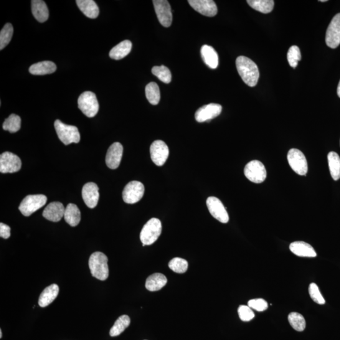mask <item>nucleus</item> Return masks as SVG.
I'll return each instance as SVG.
<instances>
[{"instance_id": "f257e3e1", "label": "nucleus", "mask_w": 340, "mask_h": 340, "mask_svg": "<svg viewBox=\"0 0 340 340\" xmlns=\"http://www.w3.org/2000/svg\"><path fill=\"white\" fill-rule=\"evenodd\" d=\"M238 73L246 84L253 87L257 85L260 73L256 63L250 58L239 56L236 61Z\"/></svg>"}, {"instance_id": "f03ea898", "label": "nucleus", "mask_w": 340, "mask_h": 340, "mask_svg": "<svg viewBox=\"0 0 340 340\" xmlns=\"http://www.w3.org/2000/svg\"><path fill=\"white\" fill-rule=\"evenodd\" d=\"M89 268L91 275L98 280H106L109 275L108 258L104 253L99 252L93 253L89 259Z\"/></svg>"}, {"instance_id": "7ed1b4c3", "label": "nucleus", "mask_w": 340, "mask_h": 340, "mask_svg": "<svg viewBox=\"0 0 340 340\" xmlns=\"http://www.w3.org/2000/svg\"><path fill=\"white\" fill-rule=\"evenodd\" d=\"M162 232L160 220L157 218H152L147 222L141 230L140 240L143 246L151 245L156 242Z\"/></svg>"}, {"instance_id": "20e7f679", "label": "nucleus", "mask_w": 340, "mask_h": 340, "mask_svg": "<svg viewBox=\"0 0 340 340\" xmlns=\"http://www.w3.org/2000/svg\"><path fill=\"white\" fill-rule=\"evenodd\" d=\"M54 128L58 138L65 145L79 143L80 134L77 127L67 125L60 120H56L54 123Z\"/></svg>"}, {"instance_id": "39448f33", "label": "nucleus", "mask_w": 340, "mask_h": 340, "mask_svg": "<svg viewBox=\"0 0 340 340\" xmlns=\"http://www.w3.org/2000/svg\"><path fill=\"white\" fill-rule=\"evenodd\" d=\"M78 108L88 118H93L99 110V103L95 93L85 91L81 94L78 100Z\"/></svg>"}, {"instance_id": "423d86ee", "label": "nucleus", "mask_w": 340, "mask_h": 340, "mask_svg": "<svg viewBox=\"0 0 340 340\" xmlns=\"http://www.w3.org/2000/svg\"><path fill=\"white\" fill-rule=\"evenodd\" d=\"M47 200V198L44 195H29L23 199L19 209L24 216H30L44 206Z\"/></svg>"}, {"instance_id": "0eeeda50", "label": "nucleus", "mask_w": 340, "mask_h": 340, "mask_svg": "<svg viewBox=\"0 0 340 340\" xmlns=\"http://www.w3.org/2000/svg\"><path fill=\"white\" fill-rule=\"evenodd\" d=\"M144 191H145L144 186L141 182L138 181L129 182L123 190L124 201L129 204H136L143 198Z\"/></svg>"}, {"instance_id": "6e6552de", "label": "nucleus", "mask_w": 340, "mask_h": 340, "mask_svg": "<svg viewBox=\"0 0 340 340\" xmlns=\"http://www.w3.org/2000/svg\"><path fill=\"white\" fill-rule=\"evenodd\" d=\"M289 165L299 175H306L308 171V161L304 154L298 149H291L288 154Z\"/></svg>"}, {"instance_id": "1a4fd4ad", "label": "nucleus", "mask_w": 340, "mask_h": 340, "mask_svg": "<svg viewBox=\"0 0 340 340\" xmlns=\"http://www.w3.org/2000/svg\"><path fill=\"white\" fill-rule=\"evenodd\" d=\"M244 174L250 181L255 184H261L265 181L267 175L265 166L258 160H253L248 163L245 167Z\"/></svg>"}, {"instance_id": "9d476101", "label": "nucleus", "mask_w": 340, "mask_h": 340, "mask_svg": "<svg viewBox=\"0 0 340 340\" xmlns=\"http://www.w3.org/2000/svg\"><path fill=\"white\" fill-rule=\"evenodd\" d=\"M22 166V161L16 154L5 152L0 156V172L2 174H12L19 172Z\"/></svg>"}, {"instance_id": "9b49d317", "label": "nucleus", "mask_w": 340, "mask_h": 340, "mask_svg": "<svg viewBox=\"0 0 340 340\" xmlns=\"http://www.w3.org/2000/svg\"><path fill=\"white\" fill-rule=\"evenodd\" d=\"M169 153L168 147L163 141L156 140L151 145V158L156 166H161L166 163Z\"/></svg>"}, {"instance_id": "f8f14e48", "label": "nucleus", "mask_w": 340, "mask_h": 340, "mask_svg": "<svg viewBox=\"0 0 340 340\" xmlns=\"http://www.w3.org/2000/svg\"><path fill=\"white\" fill-rule=\"evenodd\" d=\"M206 204L210 214L215 219L219 220L220 222L224 223V224L229 221L230 217L226 209L218 198L215 197L208 198Z\"/></svg>"}, {"instance_id": "ddd939ff", "label": "nucleus", "mask_w": 340, "mask_h": 340, "mask_svg": "<svg viewBox=\"0 0 340 340\" xmlns=\"http://www.w3.org/2000/svg\"><path fill=\"white\" fill-rule=\"evenodd\" d=\"M153 3L159 23L164 27L171 26L173 17L169 2L166 0H154Z\"/></svg>"}, {"instance_id": "4468645a", "label": "nucleus", "mask_w": 340, "mask_h": 340, "mask_svg": "<svg viewBox=\"0 0 340 340\" xmlns=\"http://www.w3.org/2000/svg\"><path fill=\"white\" fill-rule=\"evenodd\" d=\"M326 44L332 49L340 44V13L333 18L327 29Z\"/></svg>"}, {"instance_id": "2eb2a0df", "label": "nucleus", "mask_w": 340, "mask_h": 340, "mask_svg": "<svg viewBox=\"0 0 340 340\" xmlns=\"http://www.w3.org/2000/svg\"><path fill=\"white\" fill-rule=\"evenodd\" d=\"M222 106L217 103H209L199 108L195 114L198 123H204L217 118L221 113Z\"/></svg>"}, {"instance_id": "dca6fc26", "label": "nucleus", "mask_w": 340, "mask_h": 340, "mask_svg": "<svg viewBox=\"0 0 340 340\" xmlns=\"http://www.w3.org/2000/svg\"><path fill=\"white\" fill-rule=\"evenodd\" d=\"M188 2L195 11L204 16L212 17L217 14V5L212 0H189Z\"/></svg>"}, {"instance_id": "f3484780", "label": "nucleus", "mask_w": 340, "mask_h": 340, "mask_svg": "<svg viewBox=\"0 0 340 340\" xmlns=\"http://www.w3.org/2000/svg\"><path fill=\"white\" fill-rule=\"evenodd\" d=\"M123 146L121 143H114L108 148L105 162L109 168L115 169L120 165L123 154Z\"/></svg>"}, {"instance_id": "a211bd4d", "label": "nucleus", "mask_w": 340, "mask_h": 340, "mask_svg": "<svg viewBox=\"0 0 340 340\" xmlns=\"http://www.w3.org/2000/svg\"><path fill=\"white\" fill-rule=\"evenodd\" d=\"M99 189L97 185L93 182L86 184L83 187L82 197L85 204L90 209H93L98 204Z\"/></svg>"}, {"instance_id": "6ab92c4d", "label": "nucleus", "mask_w": 340, "mask_h": 340, "mask_svg": "<svg viewBox=\"0 0 340 340\" xmlns=\"http://www.w3.org/2000/svg\"><path fill=\"white\" fill-rule=\"evenodd\" d=\"M65 208L62 203L53 202L50 203L43 211V217L52 222H59L64 216Z\"/></svg>"}, {"instance_id": "aec40b11", "label": "nucleus", "mask_w": 340, "mask_h": 340, "mask_svg": "<svg viewBox=\"0 0 340 340\" xmlns=\"http://www.w3.org/2000/svg\"><path fill=\"white\" fill-rule=\"evenodd\" d=\"M289 248L292 253L300 257L314 258L317 256L313 247L304 242H295L291 243Z\"/></svg>"}, {"instance_id": "412c9836", "label": "nucleus", "mask_w": 340, "mask_h": 340, "mask_svg": "<svg viewBox=\"0 0 340 340\" xmlns=\"http://www.w3.org/2000/svg\"><path fill=\"white\" fill-rule=\"evenodd\" d=\"M200 53L205 64L211 69H216L219 65V57L214 48L210 45H204L200 50Z\"/></svg>"}, {"instance_id": "4be33fe9", "label": "nucleus", "mask_w": 340, "mask_h": 340, "mask_svg": "<svg viewBox=\"0 0 340 340\" xmlns=\"http://www.w3.org/2000/svg\"><path fill=\"white\" fill-rule=\"evenodd\" d=\"M60 288L57 284H52L42 291L39 299V305L41 308L49 306L54 301L59 294Z\"/></svg>"}, {"instance_id": "5701e85b", "label": "nucleus", "mask_w": 340, "mask_h": 340, "mask_svg": "<svg viewBox=\"0 0 340 340\" xmlns=\"http://www.w3.org/2000/svg\"><path fill=\"white\" fill-rule=\"evenodd\" d=\"M32 12L38 22L43 23L49 18V10L46 4L42 0H32Z\"/></svg>"}, {"instance_id": "b1692460", "label": "nucleus", "mask_w": 340, "mask_h": 340, "mask_svg": "<svg viewBox=\"0 0 340 340\" xmlns=\"http://www.w3.org/2000/svg\"><path fill=\"white\" fill-rule=\"evenodd\" d=\"M56 69V65L54 63L45 61L32 65L29 68V72L34 75H45L52 74Z\"/></svg>"}, {"instance_id": "393cba45", "label": "nucleus", "mask_w": 340, "mask_h": 340, "mask_svg": "<svg viewBox=\"0 0 340 340\" xmlns=\"http://www.w3.org/2000/svg\"><path fill=\"white\" fill-rule=\"evenodd\" d=\"M77 4L81 11L90 19H96L99 15V8L93 0H77Z\"/></svg>"}, {"instance_id": "a878e982", "label": "nucleus", "mask_w": 340, "mask_h": 340, "mask_svg": "<svg viewBox=\"0 0 340 340\" xmlns=\"http://www.w3.org/2000/svg\"><path fill=\"white\" fill-rule=\"evenodd\" d=\"M131 49L132 42L130 40H124L111 49L109 55L111 59L120 60L127 56L130 53Z\"/></svg>"}, {"instance_id": "bb28decb", "label": "nucleus", "mask_w": 340, "mask_h": 340, "mask_svg": "<svg viewBox=\"0 0 340 340\" xmlns=\"http://www.w3.org/2000/svg\"><path fill=\"white\" fill-rule=\"evenodd\" d=\"M166 283L167 278L163 274L156 273L147 278L146 288L151 292L158 291L165 286Z\"/></svg>"}, {"instance_id": "cd10ccee", "label": "nucleus", "mask_w": 340, "mask_h": 340, "mask_svg": "<svg viewBox=\"0 0 340 340\" xmlns=\"http://www.w3.org/2000/svg\"><path fill=\"white\" fill-rule=\"evenodd\" d=\"M64 218L66 222L71 226L75 227L79 224L81 212L77 205L69 204L65 209Z\"/></svg>"}, {"instance_id": "c85d7f7f", "label": "nucleus", "mask_w": 340, "mask_h": 340, "mask_svg": "<svg viewBox=\"0 0 340 340\" xmlns=\"http://www.w3.org/2000/svg\"><path fill=\"white\" fill-rule=\"evenodd\" d=\"M329 171L334 180L340 179V157L335 152H330L328 155Z\"/></svg>"}, {"instance_id": "c756f323", "label": "nucleus", "mask_w": 340, "mask_h": 340, "mask_svg": "<svg viewBox=\"0 0 340 340\" xmlns=\"http://www.w3.org/2000/svg\"><path fill=\"white\" fill-rule=\"evenodd\" d=\"M247 3L252 9L263 14L270 13L274 7L273 0H248Z\"/></svg>"}, {"instance_id": "7c9ffc66", "label": "nucleus", "mask_w": 340, "mask_h": 340, "mask_svg": "<svg viewBox=\"0 0 340 340\" xmlns=\"http://www.w3.org/2000/svg\"><path fill=\"white\" fill-rule=\"evenodd\" d=\"M130 323L131 319L128 316L123 315L119 317L110 329V336L115 337L120 335L130 325Z\"/></svg>"}, {"instance_id": "2f4dec72", "label": "nucleus", "mask_w": 340, "mask_h": 340, "mask_svg": "<svg viewBox=\"0 0 340 340\" xmlns=\"http://www.w3.org/2000/svg\"><path fill=\"white\" fill-rule=\"evenodd\" d=\"M146 96L149 103L152 105H158L160 101V90L156 83H149L146 86Z\"/></svg>"}, {"instance_id": "473e14b6", "label": "nucleus", "mask_w": 340, "mask_h": 340, "mask_svg": "<svg viewBox=\"0 0 340 340\" xmlns=\"http://www.w3.org/2000/svg\"><path fill=\"white\" fill-rule=\"evenodd\" d=\"M21 128V119L14 114H11L3 124V129L10 133H15L20 130Z\"/></svg>"}, {"instance_id": "72a5a7b5", "label": "nucleus", "mask_w": 340, "mask_h": 340, "mask_svg": "<svg viewBox=\"0 0 340 340\" xmlns=\"http://www.w3.org/2000/svg\"><path fill=\"white\" fill-rule=\"evenodd\" d=\"M288 320L291 326L297 331H303L306 328L305 319L301 314L295 313V312L289 314Z\"/></svg>"}, {"instance_id": "f704fd0d", "label": "nucleus", "mask_w": 340, "mask_h": 340, "mask_svg": "<svg viewBox=\"0 0 340 340\" xmlns=\"http://www.w3.org/2000/svg\"><path fill=\"white\" fill-rule=\"evenodd\" d=\"M13 34H14V27L11 24L7 23L0 32V50L4 49L11 41Z\"/></svg>"}, {"instance_id": "c9c22d12", "label": "nucleus", "mask_w": 340, "mask_h": 340, "mask_svg": "<svg viewBox=\"0 0 340 340\" xmlns=\"http://www.w3.org/2000/svg\"><path fill=\"white\" fill-rule=\"evenodd\" d=\"M152 73L158 79L164 83H169L172 81V74L168 68L164 66L154 67L152 69Z\"/></svg>"}, {"instance_id": "e433bc0d", "label": "nucleus", "mask_w": 340, "mask_h": 340, "mask_svg": "<svg viewBox=\"0 0 340 340\" xmlns=\"http://www.w3.org/2000/svg\"><path fill=\"white\" fill-rule=\"evenodd\" d=\"M169 268L174 272L178 273H184L186 272L188 266L187 261L181 258H174L169 261Z\"/></svg>"}, {"instance_id": "4c0bfd02", "label": "nucleus", "mask_w": 340, "mask_h": 340, "mask_svg": "<svg viewBox=\"0 0 340 340\" xmlns=\"http://www.w3.org/2000/svg\"><path fill=\"white\" fill-rule=\"evenodd\" d=\"M288 60L291 67L295 68L298 67V62L301 60L300 49L296 45H293L289 49Z\"/></svg>"}, {"instance_id": "58836bf2", "label": "nucleus", "mask_w": 340, "mask_h": 340, "mask_svg": "<svg viewBox=\"0 0 340 340\" xmlns=\"http://www.w3.org/2000/svg\"><path fill=\"white\" fill-rule=\"evenodd\" d=\"M309 293L311 298L313 299L316 303L323 305L325 304L326 301L319 291L318 286L316 284L312 283L309 287Z\"/></svg>"}, {"instance_id": "ea45409f", "label": "nucleus", "mask_w": 340, "mask_h": 340, "mask_svg": "<svg viewBox=\"0 0 340 340\" xmlns=\"http://www.w3.org/2000/svg\"><path fill=\"white\" fill-rule=\"evenodd\" d=\"M238 312L241 320L243 321H250L254 318L255 314L252 310V308L248 306H240Z\"/></svg>"}, {"instance_id": "a19ab883", "label": "nucleus", "mask_w": 340, "mask_h": 340, "mask_svg": "<svg viewBox=\"0 0 340 340\" xmlns=\"http://www.w3.org/2000/svg\"><path fill=\"white\" fill-rule=\"evenodd\" d=\"M248 306L258 312H262L268 309L267 302L263 299H252L248 301Z\"/></svg>"}, {"instance_id": "79ce46f5", "label": "nucleus", "mask_w": 340, "mask_h": 340, "mask_svg": "<svg viewBox=\"0 0 340 340\" xmlns=\"http://www.w3.org/2000/svg\"><path fill=\"white\" fill-rule=\"evenodd\" d=\"M10 229L9 225L1 222L0 224V237L4 239H8L10 237Z\"/></svg>"}, {"instance_id": "37998d69", "label": "nucleus", "mask_w": 340, "mask_h": 340, "mask_svg": "<svg viewBox=\"0 0 340 340\" xmlns=\"http://www.w3.org/2000/svg\"><path fill=\"white\" fill-rule=\"evenodd\" d=\"M337 93H338V95L339 97L340 98V81L339 82V84L338 86V88H337Z\"/></svg>"}, {"instance_id": "c03bdc74", "label": "nucleus", "mask_w": 340, "mask_h": 340, "mask_svg": "<svg viewBox=\"0 0 340 340\" xmlns=\"http://www.w3.org/2000/svg\"><path fill=\"white\" fill-rule=\"evenodd\" d=\"M2 338V329H0V338Z\"/></svg>"}, {"instance_id": "a18cd8bd", "label": "nucleus", "mask_w": 340, "mask_h": 340, "mask_svg": "<svg viewBox=\"0 0 340 340\" xmlns=\"http://www.w3.org/2000/svg\"><path fill=\"white\" fill-rule=\"evenodd\" d=\"M319 2H327V0H321V1H319Z\"/></svg>"}]
</instances>
